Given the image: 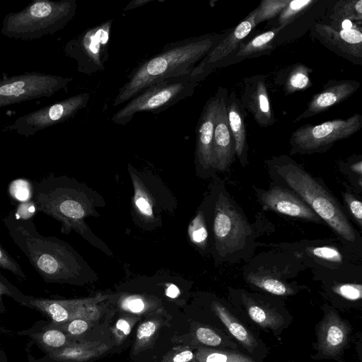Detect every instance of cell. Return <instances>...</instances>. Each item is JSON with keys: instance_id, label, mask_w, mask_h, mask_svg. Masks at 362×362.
I'll use <instances>...</instances> for the list:
<instances>
[{"instance_id": "obj_1", "label": "cell", "mask_w": 362, "mask_h": 362, "mask_svg": "<svg viewBox=\"0 0 362 362\" xmlns=\"http://www.w3.org/2000/svg\"><path fill=\"white\" fill-rule=\"evenodd\" d=\"M227 32L206 34L166 45L158 54L133 69L127 81L119 88L112 107L127 103L143 89L157 82L190 74Z\"/></svg>"}, {"instance_id": "obj_2", "label": "cell", "mask_w": 362, "mask_h": 362, "mask_svg": "<svg viewBox=\"0 0 362 362\" xmlns=\"http://www.w3.org/2000/svg\"><path fill=\"white\" fill-rule=\"evenodd\" d=\"M276 184L296 193L343 240L354 243L356 233L339 203L322 182L286 155L265 160Z\"/></svg>"}, {"instance_id": "obj_3", "label": "cell", "mask_w": 362, "mask_h": 362, "mask_svg": "<svg viewBox=\"0 0 362 362\" xmlns=\"http://www.w3.org/2000/svg\"><path fill=\"white\" fill-rule=\"evenodd\" d=\"M3 221L13 243L45 281H69L79 275V258L67 243L42 235L31 220L16 219L11 214Z\"/></svg>"}, {"instance_id": "obj_4", "label": "cell", "mask_w": 362, "mask_h": 362, "mask_svg": "<svg viewBox=\"0 0 362 362\" xmlns=\"http://www.w3.org/2000/svg\"><path fill=\"white\" fill-rule=\"evenodd\" d=\"M212 226L218 260L234 263L251 256L255 247V230L223 185L216 194Z\"/></svg>"}, {"instance_id": "obj_5", "label": "cell", "mask_w": 362, "mask_h": 362, "mask_svg": "<svg viewBox=\"0 0 362 362\" xmlns=\"http://www.w3.org/2000/svg\"><path fill=\"white\" fill-rule=\"evenodd\" d=\"M75 183L64 177L49 175L32 184V200L36 211L59 221L61 231L74 230L84 234L83 218L88 216V204Z\"/></svg>"}, {"instance_id": "obj_6", "label": "cell", "mask_w": 362, "mask_h": 362, "mask_svg": "<svg viewBox=\"0 0 362 362\" xmlns=\"http://www.w3.org/2000/svg\"><path fill=\"white\" fill-rule=\"evenodd\" d=\"M199 83L190 74L168 78L143 89L117 110L111 117L116 124H127L141 112L159 113L180 101L191 97Z\"/></svg>"}, {"instance_id": "obj_7", "label": "cell", "mask_w": 362, "mask_h": 362, "mask_svg": "<svg viewBox=\"0 0 362 362\" xmlns=\"http://www.w3.org/2000/svg\"><path fill=\"white\" fill-rule=\"evenodd\" d=\"M361 128L362 115L360 113L318 124H306L292 132L289 139L290 154L325 153L336 142L352 136Z\"/></svg>"}, {"instance_id": "obj_8", "label": "cell", "mask_w": 362, "mask_h": 362, "mask_svg": "<svg viewBox=\"0 0 362 362\" xmlns=\"http://www.w3.org/2000/svg\"><path fill=\"white\" fill-rule=\"evenodd\" d=\"M112 19L86 30L78 40L80 70L86 74L103 71L109 58Z\"/></svg>"}, {"instance_id": "obj_9", "label": "cell", "mask_w": 362, "mask_h": 362, "mask_svg": "<svg viewBox=\"0 0 362 362\" xmlns=\"http://www.w3.org/2000/svg\"><path fill=\"white\" fill-rule=\"evenodd\" d=\"M256 9L250 12L236 26L228 30L225 37L194 66L189 74L199 83L204 80L217 65L233 52L250 35L255 28Z\"/></svg>"}, {"instance_id": "obj_10", "label": "cell", "mask_w": 362, "mask_h": 362, "mask_svg": "<svg viewBox=\"0 0 362 362\" xmlns=\"http://www.w3.org/2000/svg\"><path fill=\"white\" fill-rule=\"evenodd\" d=\"M310 33L313 38L337 56L354 64H362L361 27L343 30L317 23L311 27Z\"/></svg>"}, {"instance_id": "obj_11", "label": "cell", "mask_w": 362, "mask_h": 362, "mask_svg": "<svg viewBox=\"0 0 362 362\" xmlns=\"http://www.w3.org/2000/svg\"><path fill=\"white\" fill-rule=\"evenodd\" d=\"M258 202L264 210H271L289 217L322 223L323 221L296 193L277 184L267 190L253 187Z\"/></svg>"}, {"instance_id": "obj_12", "label": "cell", "mask_w": 362, "mask_h": 362, "mask_svg": "<svg viewBox=\"0 0 362 362\" xmlns=\"http://www.w3.org/2000/svg\"><path fill=\"white\" fill-rule=\"evenodd\" d=\"M219 99V91L204 105L196 127L195 160L204 172L216 170L214 155V132Z\"/></svg>"}, {"instance_id": "obj_13", "label": "cell", "mask_w": 362, "mask_h": 362, "mask_svg": "<svg viewBox=\"0 0 362 362\" xmlns=\"http://www.w3.org/2000/svg\"><path fill=\"white\" fill-rule=\"evenodd\" d=\"M243 85L240 100L247 113L251 114L260 127L274 125L276 119L269 98L265 75L245 77Z\"/></svg>"}, {"instance_id": "obj_14", "label": "cell", "mask_w": 362, "mask_h": 362, "mask_svg": "<svg viewBox=\"0 0 362 362\" xmlns=\"http://www.w3.org/2000/svg\"><path fill=\"white\" fill-rule=\"evenodd\" d=\"M219 99L214 132V155L215 170L225 172L228 170L235 158V141L229 127L226 100L228 90L219 86Z\"/></svg>"}, {"instance_id": "obj_15", "label": "cell", "mask_w": 362, "mask_h": 362, "mask_svg": "<svg viewBox=\"0 0 362 362\" xmlns=\"http://www.w3.org/2000/svg\"><path fill=\"white\" fill-rule=\"evenodd\" d=\"M103 297L79 300H48L26 297L25 301L49 315L56 323H65L76 318L93 317L95 304Z\"/></svg>"}, {"instance_id": "obj_16", "label": "cell", "mask_w": 362, "mask_h": 362, "mask_svg": "<svg viewBox=\"0 0 362 362\" xmlns=\"http://www.w3.org/2000/svg\"><path fill=\"white\" fill-rule=\"evenodd\" d=\"M360 86V82L356 80H328L322 90L313 95L305 110L293 120V122L326 112L347 100L358 90Z\"/></svg>"}, {"instance_id": "obj_17", "label": "cell", "mask_w": 362, "mask_h": 362, "mask_svg": "<svg viewBox=\"0 0 362 362\" xmlns=\"http://www.w3.org/2000/svg\"><path fill=\"white\" fill-rule=\"evenodd\" d=\"M282 29L276 26L253 37L245 39L233 52L219 62L216 69L239 63L246 59L270 55L276 47V36Z\"/></svg>"}, {"instance_id": "obj_18", "label": "cell", "mask_w": 362, "mask_h": 362, "mask_svg": "<svg viewBox=\"0 0 362 362\" xmlns=\"http://www.w3.org/2000/svg\"><path fill=\"white\" fill-rule=\"evenodd\" d=\"M226 112L230 129L235 145V156L243 167L248 164L249 146L247 140L245 118L247 112L234 90L228 94Z\"/></svg>"}, {"instance_id": "obj_19", "label": "cell", "mask_w": 362, "mask_h": 362, "mask_svg": "<svg viewBox=\"0 0 362 362\" xmlns=\"http://www.w3.org/2000/svg\"><path fill=\"white\" fill-rule=\"evenodd\" d=\"M349 328L334 312L329 313L321 322L317 336L318 349L322 354L333 356L345 346Z\"/></svg>"}, {"instance_id": "obj_20", "label": "cell", "mask_w": 362, "mask_h": 362, "mask_svg": "<svg viewBox=\"0 0 362 362\" xmlns=\"http://www.w3.org/2000/svg\"><path fill=\"white\" fill-rule=\"evenodd\" d=\"M312 73V68L298 62L279 71L274 81L282 86L284 95H288L310 88L313 86Z\"/></svg>"}, {"instance_id": "obj_21", "label": "cell", "mask_w": 362, "mask_h": 362, "mask_svg": "<svg viewBox=\"0 0 362 362\" xmlns=\"http://www.w3.org/2000/svg\"><path fill=\"white\" fill-rule=\"evenodd\" d=\"M107 347L100 343H82L65 345L54 350L51 357L58 361L80 362L105 351Z\"/></svg>"}, {"instance_id": "obj_22", "label": "cell", "mask_w": 362, "mask_h": 362, "mask_svg": "<svg viewBox=\"0 0 362 362\" xmlns=\"http://www.w3.org/2000/svg\"><path fill=\"white\" fill-rule=\"evenodd\" d=\"M214 310L230 334L246 348L252 350L257 345L253 336L220 303H213Z\"/></svg>"}, {"instance_id": "obj_23", "label": "cell", "mask_w": 362, "mask_h": 362, "mask_svg": "<svg viewBox=\"0 0 362 362\" xmlns=\"http://www.w3.org/2000/svg\"><path fill=\"white\" fill-rule=\"evenodd\" d=\"M330 25L339 28L345 20L362 23V0H340L335 3L329 16Z\"/></svg>"}, {"instance_id": "obj_24", "label": "cell", "mask_w": 362, "mask_h": 362, "mask_svg": "<svg viewBox=\"0 0 362 362\" xmlns=\"http://www.w3.org/2000/svg\"><path fill=\"white\" fill-rule=\"evenodd\" d=\"M246 279L252 285L276 296H290L295 292L294 288L286 281L269 278L252 271L246 274Z\"/></svg>"}, {"instance_id": "obj_25", "label": "cell", "mask_w": 362, "mask_h": 362, "mask_svg": "<svg viewBox=\"0 0 362 362\" xmlns=\"http://www.w3.org/2000/svg\"><path fill=\"white\" fill-rule=\"evenodd\" d=\"M246 307L250 317L262 327L277 328L283 322L281 317L277 313L265 309L256 303L247 300Z\"/></svg>"}, {"instance_id": "obj_26", "label": "cell", "mask_w": 362, "mask_h": 362, "mask_svg": "<svg viewBox=\"0 0 362 362\" xmlns=\"http://www.w3.org/2000/svg\"><path fill=\"white\" fill-rule=\"evenodd\" d=\"M197 358L200 362H255L249 356L235 351L199 349Z\"/></svg>"}, {"instance_id": "obj_27", "label": "cell", "mask_w": 362, "mask_h": 362, "mask_svg": "<svg viewBox=\"0 0 362 362\" xmlns=\"http://www.w3.org/2000/svg\"><path fill=\"white\" fill-rule=\"evenodd\" d=\"M315 2V0H290L278 16L277 26L284 28Z\"/></svg>"}, {"instance_id": "obj_28", "label": "cell", "mask_w": 362, "mask_h": 362, "mask_svg": "<svg viewBox=\"0 0 362 362\" xmlns=\"http://www.w3.org/2000/svg\"><path fill=\"white\" fill-rule=\"evenodd\" d=\"M290 0H263L256 9L255 25L278 16Z\"/></svg>"}, {"instance_id": "obj_29", "label": "cell", "mask_w": 362, "mask_h": 362, "mask_svg": "<svg viewBox=\"0 0 362 362\" xmlns=\"http://www.w3.org/2000/svg\"><path fill=\"white\" fill-rule=\"evenodd\" d=\"M9 192L16 200L25 202L32 199V184L25 179H16L9 185Z\"/></svg>"}, {"instance_id": "obj_30", "label": "cell", "mask_w": 362, "mask_h": 362, "mask_svg": "<svg viewBox=\"0 0 362 362\" xmlns=\"http://www.w3.org/2000/svg\"><path fill=\"white\" fill-rule=\"evenodd\" d=\"M40 341L47 349H58L65 346L67 337L58 329H48L42 333Z\"/></svg>"}, {"instance_id": "obj_31", "label": "cell", "mask_w": 362, "mask_h": 362, "mask_svg": "<svg viewBox=\"0 0 362 362\" xmlns=\"http://www.w3.org/2000/svg\"><path fill=\"white\" fill-rule=\"evenodd\" d=\"M189 230L190 237L196 244L201 246L206 245L208 238V231L202 214L199 213L194 219Z\"/></svg>"}, {"instance_id": "obj_32", "label": "cell", "mask_w": 362, "mask_h": 362, "mask_svg": "<svg viewBox=\"0 0 362 362\" xmlns=\"http://www.w3.org/2000/svg\"><path fill=\"white\" fill-rule=\"evenodd\" d=\"M308 253L312 254L314 257L327 262L341 263L343 261L341 253L332 246L308 247Z\"/></svg>"}, {"instance_id": "obj_33", "label": "cell", "mask_w": 362, "mask_h": 362, "mask_svg": "<svg viewBox=\"0 0 362 362\" xmlns=\"http://www.w3.org/2000/svg\"><path fill=\"white\" fill-rule=\"evenodd\" d=\"M134 204L140 213L147 218H151L153 216L152 205L150 202V198L148 194L143 189V188L135 182L134 184Z\"/></svg>"}, {"instance_id": "obj_34", "label": "cell", "mask_w": 362, "mask_h": 362, "mask_svg": "<svg viewBox=\"0 0 362 362\" xmlns=\"http://www.w3.org/2000/svg\"><path fill=\"white\" fill-rule=\"evenodd\" d=\"M343 199L346 207L355 220L356 223L361 228L362 226V203L361 201L356 197L351 192H346L343 193Z\"/></svg>"}, {"instance_id": "obj_35", "label": "cell", "mask_w": 362, "mask_h": 362, "mask_svg": "<svg viewBox=\"0 0 362 362\" xmlns=\"http://www.w3.org/2000/svg\"><path fill=\"white\" fill-rule=\"evenodd\" d=\"M339 169L349 177H354L357 175L361 177L362 175V157L354 156L349 158L346 160L341 161L339 164Z\"/></svg>"}, {"instance_id": "obj_36", "label": "cell", "mask_w": 362, "mask_h": 362, "mask_svg": "<svg viewBox=\"0 0 362 362\" xmlns=\"http://www.w3.org/2000/svg\"><path fill=\"white\" fill-rule=\"evenodd\" d=\"M337 294L349 300H360L362 297V287L357 284H343L334 287Z\"/></svg>"}, {"instance_id": "obj_37", "label": "cell", "mask_w": 362, "mask_h": 362, "mask_svg": "<svg viewBox=\"0 0 362 362\" xmlns=\"http://www.w3.org/2000/svg\"><path fill=\"white\" fill-rule=\"evenodd\" d=\"M0 268L25 278V275L19 264L0 245Z\"/></svg>"}, {"instance_id": "obj_38", "label": "cell", "mask_w": 362, "mask_h": 362, "mask_svg": "<svg viewBox=\"0 0 362 362\" xmlns=\"http://www.w3.org/2000/svg\"><path fill=\"white\" fill-rule=\"evenodd\" d=\"M197 339L202 344L216 346L221 343V338L214 331L206 327H199L196 331Z\"/></svg>"}, {"instance_id": "obj_39", "label": "cell", "mask_w": 362, "mask_h": 362, "mask_svg": "<svg viewBox=\"0 0 362 362\" xmlns=\"http://www.w3.org/2000/svg\"><path fill=\"white\" fill-rule=\"evenodd\" d=\"M36 211V207L31 199L30 201L22 202L16 209L13 214L16 219L29 220Z\"/></svg>"}, {"instance_id": "obj_40", "label": "cell", "mask_w": 362, "mask_h": 362, "mask_svg": "<svg viewBox=\"0 0 362 362\" xmlns=\"http://www.w3.org/2000/svg\"><path fill=\"white\" fill-rule=\"evenodd\" d=\"M66 330L69 334L79 335L85 332L88 328V322L81 318H76L69 322H65Z\"/></svg>"}, {"instance_id": "obj_41", "label": "cell", "mask_w": 362, "mask_h": 362, "mask_svg": "<svg viewBox=\"0 0 362 362\" xmlns=\"http://www.w3.org/2000/svg\"><path fill=\"white\" fill-rule=\"evenodd\" d=\"M156 329L157 325L153 321H147L142 323L137 330V339L144 340L150 338L153 335Z\"/></svg>"}, {"instance_id": "obj_42", "label": "cell", "mask_w": 362, "mask_h": 362, "mask_svg": "<svg viewBox=\"0 0 362 362\" xmlns=\"http://www.w3.org/2000/svg\"><path fill=\"white\" fill-rule=\"evenodd\" d=\"M24 86L23 81H16L10 84L4 85L0 87V95H16L24 93V90L22 88Z\"/></svg>"}, {"instance_id": "obj_43", "label": "cell", "mask_w": 362, "mask_h": 362, "mask_svg": "<svg viewBox=\"0 0 362 362\" xmlns=\"http://www.w3.org/2000/svg\"><path fill=\"white\" fill-rule=\"evenodd\" d=\"M122 308L132 313H139L145 308V303L141 298H129L124 301Z\"/></svg>"}, {"instance_id": "obj_44", "label": "cell", "mask_w": 362, "mask_h": 362, "mask_svg": "<svg viewBox=\"0 0 362 362\" xmlns=\"http://www.w3.org/2000/svg\"><path fill=\"white\" fill-rule=\"evenodd\" d=\"M30 11L35 17H46L51 13L52 6L45 2H38L30 7Z\"/></svg>"}, {"instance_id": "obj_45", "label": "cell", "mask_w": 362, "mask_h": 362, "mask_svg": "<svg viewBox=\"0 0 362 362\" xmlns=\"http://www.w3.org/2000/svg\"><path fill=\"white\" fill-rule=\"evenodd\" d=\"M193 357V353L190 350H185L175 354L170 362H188Z\"/></svg>"}, {"instance_id": "obj_46", "label": "cell", "mask_w": 362, "mask_h": 362, "mask_svg": "<svg viewBox=\"0 0 362 362\" xmlns=\"http://www.w3.org/2000/svg\"><path fill=\"white\" fill-rule=\"evenodd\" d=\"M116 327L125 335H128L131 331V326L129 323L124 319H119L117 320Z\"/></svg>"}, {"instance_id": "obj_47", "label": "cell", "mask_w": 362, "mask_h": 362, "mask_svg": "<svg viewBox=\"0 0 362 362\" xmlns=\"http://www.w3.org/2000/svg\"><path fill=\"white\" fill-rule=\"evenodd\" d=\"M153 0H135L130 1L124 8V11L130 10L136 7L141 6Z\"/></svg>"}, {"instance_id": "obj_48", "label": "cell", "mask_w": 362, "mask_h": 362, "mask_svg": "<svg viewBox=\"0 0 362 362\" xmlns=\"http://www.w3.org/2000/svg\"><path fill=\"white\" fill-rule=\"evenodd\" d=\"M165 293L168 297L175 298L179 296L180 290L175 285L171 284L167 288Z\"/></svg>"}, {"instance_id": "obj_49", "label": "cell", "mask_w": 362, "mask_h": 362, "mask_svg": "<svg viewBox=\"0 0 362 362\" xmlns=\"http://www.w3.org/2000/svg\"><path fill=\"white\" fill-rule=\"evenodd\" d=\"M3 294L11 296V293L8 286H6V284H5V282L4 281L3 276L0 273V301L1 297Z\"/></svg>"}]
</instances>
